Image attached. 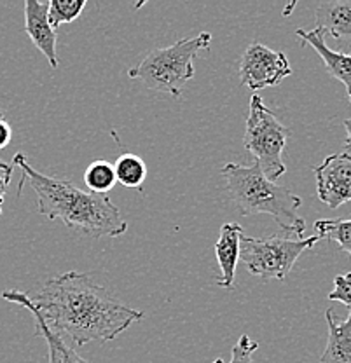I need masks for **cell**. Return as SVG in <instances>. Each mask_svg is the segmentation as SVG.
Segmentation results:
<instances>
[{"label":"cell","instance_id":"obj_1","mask_svg":"<svg viewBox=\"0 0 351 363\" xmlns=\"http://www.w3.org/2000/svg\"><path fill=\"white\" fill-rule=\"evenodd\" d=\"M28 298L49 327L69 335L79 347L114 340L143 318L142 311L121 304L86 272L49 278Z\"/></svg>","mask_w":351,"mask_h":363},{"label":"cell","instance_id":"obj_2","mask_svg":"<svg viewBox=\"0 0 351 363\" xmlns=\"http://www.w3.org/2000/svg\"><path fill=\"white\" fill-rule=\"evenodd\" d=\"M13 164L23 173L18 194H21L25 180L28 182L39 199V213L49 220L62 218L67 227L93 238H117L128 230L121 210L108 196L93 194L75 187L70 180L44 175L32 168L28 159L21 152L14 156Z\"/></svg>","mask_w":351,"mask_h":363},{"label":"cell","instance_id":"obj_3","mask_svg":"<svg viewBox=\"0 0 351 363\" xmlns=\"http://www.w3.org/2000/svg\"><path fill=\"white\" fill-rule=\"evenodd\" d=\"M221 175L238 213L243 217L259 213L269 215L283 233L294 234L301 240L306 230V222L297 215V210L303 204L299 196L266 179L255 161L248 166L228 162L221 169Z\"/></svg>","mask_w":351,"mask_h":363},{"label":"cell","instance_id":"obj_4","mask_svg":"<svg viewBox=\"0 0 351 363\" xmlns=\"http://www.w3.org/2000/svg\"><path fill=\"white\" fill-rule=\"evenodd\" d=\"M211 33L201 32L196 37L179 40V43L160 48L143 56L138 65L128 70L131 79H140L149 89L168 93L179 98L182 88L194 77L192 62L201 51L210 49Z\"/></svg>","mask_w":351,"mask_h":363},{"label":"cell","instance_id":"obj_5","mask_svg":"<svg viewBox=\"0 0 351 363\" xmlns=\"http://www.w3.org/2000/svg\"><path fill=\"white\" fill-rule=\"evenodd\" d=\"M289 136V128L283 126L278 117L264 105L259 94H254L245 124L243 145L254 156L260 172L271 182H277L286 172L282 156Z\"/></svg>","mask_w":351,"mask_h":363},{"label":"cell","instance_id":"obj_6","mask_svg":"<svg viewBox=\"0 0 351 363\" xmlns=\"http://www.w3.org/2000/svg\"><path fill=\"white\" fill-rule=\"evenodd\" d=\"M318 241V236H309L304 240H290L283 236H243L240 241V260L252 276H257L264 281H283L303 252L315 247Z\"/></svg>","mask_w":351,"mask_h":363},{"label":"cell","instance_id":"obj_7","mask_svg":"<svg viewBox=\"0 0 351 363\" xmlns=\"http://www.w3.org/2000/svg\"><path fill=\"white\" fill-rule=\"evenodd\" d=\"M290 74H292V68L285 52L273 51L260 43H252L241 56V84L252 91L278 86Z\"/></svg>","mask_w":351,"mask_h":363},{"label":"cell","instance_id":"obj_8","mask_svg":"<svg viewBox=\"0 0 351 363\" xmlns=\"http://www.w3.org/2000/svg\"><path fill=\"white\" fill-rule=\"evenodd\" d=\"M316 179V194L330 210H338L351 201V154L339 152L325 157L313 168Z\"/></svg>","mask_w":351,"mask_h":363},{"label":"cell","instance_id":"obj_9","mask_svg":"<svg viewBox=\"0 0 351 363\" xmlns=\"http://www.w3.org/2000/svg\"><path fill=\"white\" fill-rule=\"evenodd\" d=\"M2 298L4 301L14 302V304H21L23 308H26L32 313L33 318H35L37 332L43 335L48 344L49 363H89L88 360H84V358H82L65 339H63V335L60 334V332H56L55 328L49 327L46 320L37 313V309L33 308V304L30 302L28 294L18 292V290H6V292H2Z\"/></svg>","mask_w":351,"mask_h":363},{"label":"cell","instance_id":"obj_10","mask_svg":"<svg viewBox=\"0 0 351 363\" xmlns=\"http://www.w3.org/2000/svg\"><path fill=\"white\" fill-rule=\"evenodd\" d=\"M49 2L26 0L25 2V33L32 39L33 45L48 58L51 68H58V55H56V30H52L48 18Z\"/></svg>","mask_w":351,"mask_h":363},{"label":"cell","instance_id":"obj_11","mask_svg":"<svg viewBox=\"0 0 351 363\" xmlns=\"http://www.w3.org/2000/svg\"><path fill=\"white\" fill-rule=\"evenodd\" d=\"M316 28L330 33L338 40L341 52L351 51V0L320 2L315 9Z\"/></svg>","mask_w":351,"mask_h":363},{"label":"cell","instance_id":"obj_12","mask_svg":"<svg viewBox=\"0 0 351 363\" xmlns=\"http://www.w3.org/2000/svg\"><path fill=\"white\" fill-rule=\"evenodd\" d=\"M296 35L303 40V45H311V48L318 52L320 58L323 60L328 74L345 84L351 104V55H346V52L341 51H334V49L328 48L325 43V32L320 28L309 30V32L299 28L296 30Z\"/></svg>","mask_w":351,"mask_h":363},{"label":"cell","instance_id":"obj_13","mask_svg":"<svg viewBox=\"0 0 351 363\" xmlns=\"http://www.w3.org/2000/svg\"><path fill=\"white\" fill-rule=\"evenodd\" d=\"M243 236V227L240 224L228 222L221 227V234L215 243V255L221 267L217 285L222 289H233L236 281V264L240 260V241Z\"/></svg>","mask_w":351,"mask_h":363},{"label":"cell","instance_id":"obj_14","mask_svg":"<svg viewBox=\"0 0 351 363\" xmlns=\"http://www.w3.org/2000/svg\"><path fill=\"white\" fill-rule=\"evenodd\" d=\"M328 325V340L320 362L322 363H351V311L345 321L339 320L332 309L325 313Z\"/></svg>","mask_w":351,"mask_h":363},{"label":"cell","instance_id":"obj_15","mask_svg":"<svg viewBox=\"0 0 351 363\" xmlns=\"http://www.w3.org/2000/svg\"><path fill=\"white\" fill-rule=\"evenodd\" d=\"M114 169L117 182L130 189H140L147 179V173H149L145 161L131 152L119 154V157L114 162Z\"/></svg>","mask_w":351,"mask_h":363},{"label":"cell","instance_id":"obj_16","mask_svg":"<svg viewBox=\"0 0 351 363\" xmlns=\"http://www.w3.org/2000/svg\"><path fill=\"white\" fill-rule=\"evenodd\" d=\"M84 184L93 194L107 196V192H111L117 184L114 162L105 159L93 161L84 172Z\"/></svg>","mask_w":351,"mask_h":363},{"label":"cell","instance_id":"obj_17","mask_svg":"<svg viewBox=\"0 0 351 363\" xmlns=\"http://www.w3.org/2000/svg\"><path fill=\"white\" fill-rule=\"evenodd\" d=\"M315 236L320 240L335 241L351 257V218H322L315 222Z\"/></svg>","mask_w":351,"mask_h":363},{"label":"cell","instance_id":"obj_18","mask_svg":"<svg viewBox=\"0 0 351 363\" xmlns=\"http://www.w3.org/2000/svg\"><path fill=\"white\" fill-rule=\"evenodd\" d=\"M86 7V0H51L49 2V23L52 30L58 28L63 23H72L77 20Z\"/></svg>","mask_w":351,"mask_h":363},{"label":"cell","instance_id":"obj_19","mask_svg":"<svg viewBox=\"0 0 351 363\" xmlns=\"http://www.w3.org/2000/svg\"><path fill=\"white\" fill-rule=\"evenodd\" d=\"M259 347V342L252 340L248 335H241L240 340L233 346L231 351V362L229 363H254L252 354ZM213 363H224L221 358H217Z\"/></svg>","mask_w":351,"mask_h":363},{"label":"cell","instance_id":"obj_20","mask_svg":"<svg viewBox=\"0 0 351 363\" xmlns=\"http://www.w3.org/2000/svg\"><path fill=\"white\" fill-rule=\"evenodd\" d=\"M328 301L342 302L351 311V272L338 274L334 278V290L328 294Z\"/></svg>","mask_w":351,"mask_h":363},{"label":"cell","instance_id":"obj_21","mask_svg":"<svg viewBox=\"0 0 351 363\" xmlns=\"http://www.w3.org/2000/svg\"><path fill=\"white\" fill-rule=\"evenodd\" d=\"M13 164H7L0 159V206H4V199H6L7 187L11 184V177H13Z\"/></svg>","mask_w":351,"mask_h":363},{"label":"cell","instance_id":"obj_22","mask_svg":"<svg viewBox=\"0 0 351 363\" xmlns=\"http://www.w3.org/2000/svg\"><path fill=\"white\" fill-rule=\"evenodd\" d=\"M11 138H13V130H11V124L7 123L6 116H4V111L0 108V150L9 145Z\"/></svg>","mask_w":351,"mask_h":363},{"label":"cell","instance_id":"obj_23","mask_svg":"<svg viewBox=\"0 0 351 363\" xmlns=\"http://www.w3.org/2000/svg\"><path fill=\"white\" fill-rule=\"evenodd\" d=\"M345 128H346V145L351 149V117L345 121Z\"/></svg>","mask_w":351,"mask_h":363},{"label":"cell","instance_id":"obj_24","mask_svg":"<svg viewBox=\"0 0 351 363\" xmlns=\"http://www.w3.org/2000/svg\"><path fill=\"white\" fill-rule=\"evenodd\" d=\"M0 215H2V206H0Z\"/></svg>","mask_w":351,"mask_h":363}]
</instances>
